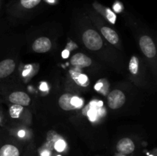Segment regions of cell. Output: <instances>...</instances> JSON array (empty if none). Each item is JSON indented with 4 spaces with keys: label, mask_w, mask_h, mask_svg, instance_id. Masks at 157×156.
I'll list each match as a JSON object with an SVG mask.
<instances>
[{
    "label": "cell",
    "mask_w": 157,
    "mask_h": 156,
    "mask_svg": "<svg viewBox=\"0 0 157 156\" xmlns=\"http://www.w3.org/2000/svg\"><path fill=\"white\" fill-rule=\"evenodd\" d=\"M83 41L88 49L92 50H98L102 47L103 41L99 34L94 30L89 29L83 35Z\"/></svg>",
    "instance_id": "obj_1"
},
{
    "label": "cell",
    "mask_w": 157,
    "mask_h": 156,
    "mask_svg": "<svg viewBox=\"0 0 157 156\" xmlns=\"http://www.w3.org/2000/svg\"><path fill=\"white\" fill-rule=\"evenodd\" d=\"M125 101V95L122 91L119 90H113L109 93L108 96H107V102H108L109 106L113 110L121 108L124 104Z\"/></svg>",
    "instance_id": "obj_2"
},
{
    "label": "cell",
    "mask_w": 157,
    "mask_h": 156,
    "mask_svg": "<svg viewBox=\"0 0 157 156\" xmlns=\"http://www.w3.org/2000/svg\"><path fill=\"white\" fill-rule=\"evenodd\" d=\"M140 46L143 53L147 58H153L156 55V46H155L153 40L149 36L144 35V36L141 37L140 40Z\"/></svg>",
    "instance_id": "obj_3"
},
{
    "label": "cell",
    "mask_w": 157,
    "mask_h": 156,
    "mask_svg": "<svg viewBox=\"0 0 157 156\" xmlns=\"http://www.w3.org/2000/svg\"><path fill=\"white\" fill-rule=\"evenodd\" d=\"M52 47V42L45 37H41L34 41L32 44V49L37 53H45L48 51Z\"/></svg>",
    "instance_id": "obj_4"
},
{
    "label": "cell",
    "mask_w": 157,
    "mask_h": 156,
    "mask_svg": "<svg viewBox=\"0 0 157 156\" xmlns=\"http://www.w3.org/2000/svg\"><path fill=\"white\" fill-rule=\"evenodd\" d=\"M117 150L123 154H131L135 150V145L130 139L124 138L117 144Z\"/></svg>",
    "instance_id": "obj_5"
},
{
    "label": "cell",
    "mask_w": 157,
    "mask_h": 156,
    "mask_svg": "<svg viewBox=\"0 0 157 156\" xmlns=\"http://www.w3.org/2000/svg\"><path fill=\"white\" fill-rule=\"evenodd\" d=\"M9 101L13 104L23 106H29L30 103V97L24 92H14L11 93L9 97Z\"/></svg>",
    "instance_id": "obj_6"
},
{
    "label": "cell",
    "mask_w": 157,
    "mask_h": 156,
    "mask_svg": "<svg viewBox=\"0 0 157 156\" xmlns=\"http://www.w3.org/2000/svg\"><path fill=\"white\" fill-rule=\"evenodd\" d=\"M15 62L12 59H6L0 61V79L9 76L14 71Z\"/></svg>",
    "instance_id": "obj_7"
},
{
    "label": "cell",
    "mask_w": 157,
    "mask_h": 156,
    "mask_svg": "<svg viewBox=\"0 0 157 156\" xmlns=\"http://www.w3.org/2000/svg\"><path fill=\"white\" fill-rule=\"evenodd\" d=\"M91 59L84 54L78 53L74 55L71 59V64L78 67H86L91 64Z\"/></svg>",
    "instance_id": "obj_8"
},
{
    "label": "cell",
    "mask_w": 157,
    "mask_h": 156,
    "mask_svg": "<svg viewBox=\"0 0 157 156\" xmlns=\"http://www.w3.org/2000/svg\"><path fill=\"white\" fill-rule=\"evenodd\" d=\"M0 156H20V151L15 145L5 144L0 147Z\"/></svg>",
    "instance_id": "obj_9"
},
{
    "label": "cell",
    "mask_w": 157,
    "mask_h": 156,
    "mask_svg": "<svg viewBox=\"0 0 157 156\" xmlns=\"http://www.w3.org/2000/svg\"><path fill=\"white\" fill-rule=\"evenodd\" d=\"M101 32L102 35H104V38L110 43V44H117L119 41V37L117 32L113 29L107 27H103L101 28Z\"/></svg>",
    "instance_id": "obj_10"
},
{
    "label": "cell",
    "mask_w": 157,
    "mask_h": 156,
    "mask_svg": "<svg viewBox=\"0 0 157 156\" xmlns=\"http://www.w3.org/2000/svg\"><path fill=\"white\" fill-rule=\"evenodd\" d=\"M72 95L70 93H65L63 94L62 96L60 97L59 100H58V103L61 108L64 110H71L76 109V107L74 106L71 102V99L72 98Z\"/></svg>",
    "instance_id": "obj_11"
},
{
    "label": "cell",
    "mask_w": 157,
    "mask_h": 156,
    "mask_svg": "<svg viewBox=\"0 0 157 156\" xmlns=\"http://www.w3.org/2000/svg\"><path fill=\"white\" fill-rule=\"evenodd\" d=\"M23 110V107L21 106L16 105V104H14L9 109V114H10L11 117L12 118H16L19 117V114L21 113V112Z\"/></svg>",
    "instance_id": "obj_12"
},
{
    "label": "cell",
    "mask_w": 157,
    "mask_h": 156,
    "mask_svg": "<svg viewBox=\"0 0 157 156\" xmlns=\"http://www.w3.org/2000/svg\"><path fill=\"white\" fill-rule=\"evenodd\" d=\"M130 73L133 74H136L138 72V60L136 57H132L130 60V65H129Z\"/></svg>",
    "instance_id": "obj_13"
},
{
    "label": "cell",
    "mask_w": 157,
    "mask_h": 156,
    "mask_svg": "<svg viewBox=\"0 0 157 156\" xmlns=\"http://www.w3.org/2000/svg\"><path fill=\"white\" fill-rule=\"evenodd\" d=\"M41 0H21V4L25 9H32L40 3Z\"/></svg>",
    "instance_id": "obj_14"
},
{
    "label": "cell",
    "mask_w": 157,
    "mask_h": 156,
    "mask_svg": "<svg viewBox=\"0 0 157 156\" xmlns=\"http://www.w3.org/2000/svg\"><path fill=\"white\" fill-rule=\"evenodd\" d=\"M65 147H66V143L64 140H62V139L58 140L55 144V148L58 151H62L65 148Z\"/></svg>",
    "instance_id": "obj_15"
},
{
    "label": "cell",
    "mask_w": 157,
    "mask_h": 156,
    "mask_svg": "<svg viewBox=\"0 0 157 156\" xmlns=\"http://www.w3.org/2000/svg\"><path fill=\"white\" fill-rule=\"evenodd\" d=\"M71 104L74 106L76 107V109L79 108V107H81L83 105L82 99H80L78 96H72L71 99Z\"/></svg>",
    "instance_id": "obj_16"
},
{
    "label": "cell",
    "mask_w": 157,
    "mask_h": 156,
    "mask_svg": "<svg viewBox=\"0 0 157 156\" xmlns=\"http://www.w3.org/2000/svg\"><path fill=\"white\" fill-rule=\"evenodd\" d=\"M106 14H107V18L112 23V24H115L116 22V15L112 12L110 9H107L106 10Z\"/></svg>",
    "instance_id": "obj_17"
},
{
    "label": "cell",
    "mask_w": 157,
    "mask_h": 156,
    "mask_svg": "<svg viewBox=\"0 0 157 156\" xmlns=\"http://www.w3.org/2000/svg\"><path fill=\"white\" fill-rule=\"evenodd\" d=\"M78 81L82 85H87L86 84H87V81H88V79H87V76H86L85 74H80L78 76Z\"/></svg>",
    "instance_id": "obj_18"
},
{
    "label": "cell",
    "mask_w": 157,
    "mask_h": 156,
    "mask_svg": "<svg viewBox=\"0 0 157 156\" xmlns=\"http://www.w3.org/2000/svg\"><path fill=\"white\" fill-rule=\"evenodd\" d=\"M87 116H88L89 119H90V120L92 121L95 120L97 118L96 111H95L94 110H90L88 112H87Z\"/></svg>",
    "instance_id": "obj_19"
},
{
    "label": "cell",
    "mask_w": 157,
    "mask_h": 156,
    "mask_svg": "<svg viewBox=\"0 0 157 156\" xmlns=\"http://www.w3.org/2000/svg\"><path fill=\"white\" fill-rule=\"evenodd\" d=\"M69 57V50L67 49H65L63 50L62 52V58H67Z\"/></svg>",
    "instance_id": "obj_20"
},
{
    "label": "cell",
    "mask_w": 157,
    "mask_h": 156,
    "mask_svg": "<svg viewBox=\"0 0 157 156\" xmlns=\"http://www.w3.org/2000/svg\"><path fill=\"white\" fill-rule=\"evenodd\" d=\"M40 90H41L42 91H45V90H48V85L45 83H42L40 86Z\"/></svg>",
    "instance_id": "obj_21"
},
{
    "label": "cell",
    "mask_w": 157,
    "mask_h": 156,
    "mask_svg": "<svg viewBox=\"0 0 157 156\" xmlns=\"http://www.w3.org/2000/svg\"><path fill=\"white\" fill-rule=\"evenodd\" d=\"M113 9L114 10L116 11L117 12H120L121 10V5L120 4H116L114 6H113Z\"/></svg>",
    "instance_id": "obj_22"
},
{
    "label": "cell",
    "mask_w": 157,
    "mask_h": 156,
    "mask_svg": "<svg viewBox=\"0 0 157 156\" xmlns=\"http://www.w3.org/2000/svg\"><path fill=\"white\" fill-rule=\"evenodd\" d=\"M102 87H103V84H101V83H98V84H96V85H95L94 88H95V90H100L101 88H102Z\"/></svg>",
    "instance_id": "obj_23"
},
{
    "label": "cell",
    "mask_w": 157,
    "mask_h": 156,
    "mask_svg": "<svg viewBox=\"0 0 157 156\" xmlns=\"http://www.w3.org/2000/svg\"><path fill=\"white\" fill-rule=\"evenodd\" d=\"M28 70H24V72H23L22 73V75L23 76H26V75L27 74H29V72H30V70H31V66L30 65H29L28 66Z\"/></svg>",
    "instance_id": "obj_24"
},
{
    "label": "cell",
    "mask_w": 157,
    "mask_h": 156,
    "mask_svg": "<svg viewBox=\"0 0 157 156\" xmlns=\"http://www.w3.org/2000/svg\"><path fill=\"white\" fill-rule=\"evenodd\" d=\"M18 136H19V137L22 138V137H24L25 135V132L24 130H20V131L18 132Z\"/></svg>",
    "instance_id": "obj_25"
},
{
    "label": "cell",
    "mask_w": 157,
    "mask_h": 156,
    "mask_svg": "<svg viewBox=\"0 0 157 156\" xmlns=\"http://www.w3.org/2000/svg\"><path fill=\"white\" fill-rule=\"evenodd\" d=\"M41 156H49V152L47 151H44V152H42V154H41Z\"/></svg>",
    "instance_id": "obj_26"
},
{
    "label": "cell",
    "mask_w": 157,
    "mask_h": 156,
    "mask_svg": "<svg viewBox=\"0 0 157 156\" xmlns=\"http://www.w3.org/2000/svg\"><path fill=\"white\" fill-rule=\"evenodd\" d=\"M97 105H98V106H103V102L102 101H99V102L97 103Z\"/></svg>",
    "instance_id": "obj_27"
},
{
    "label": "cell",
    "mask_w": 157,
    "mask_h": 156,
    "mask_svg": "<svg viewBox=\"0 0 157 156\" xmlns=\"http://www.w3.org/2000/svg\"><path fill=\"white\" fill-rule=\"evenodd\" d=\"M0 122H1V118H0Z\"/></svg>",
    "instance_id": "obj_28"
},
{
    "label": "cell",
    "mask_w": 157,
    "mask_h": 156,
    "mask_svg": "<svg viewBox=\"0 0 157 156\" xmlns=\"http://www.w3.org/2000/svg\"><path fill=\"white\" fill-rule=\"evenodd\" d=\"M150 156H153V155H150Z\"/></svg>",
    "instance_id": "obj_29"
}]
</instances>
